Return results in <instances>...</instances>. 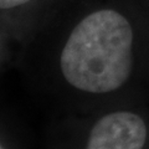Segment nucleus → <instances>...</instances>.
<instances>
[{
    "label": "nucleus",
    "instance_id": "nucleus-1",
    "mask_svg": "<svg viewBox=\"0 0 149 149\" xmlns=\"http://www.w3.org/2000/svg\"><path fill=\"white\" fill-rule=\"evenodd\" d=\"M134 45V25L124 13L97 9L68 35L60 56L61 72L68 85L82 92H114L132 76Z\"/></svg>",
    "mask_w": 149,
    "mask_h": 149
},
{
    "label": "nucleus",
    "instance_id": "nucleus-2",
    "mask_svg": "<svg viewBox=\"0 0 149 149\" xmlns=\"http://www.w3.org/2000/svg\"><path fill=\"white\" fill-rule=\"evenodd\" d=\"M148 137L144 119L129 111L112 112L92 127L86 149H143Z\"/></svg>",
    "mask_w": 149,
    "mask_h": 149
},
{
    "label": "nucleus",
    "instance_id": "nucleus-3",
    "mask_svg": "<svg viewBox=\"0 0 149 149\" xmlns=\"http://www.w3.org/2000/svg\"><path fill=\"white\" fill-rule=\"evenodd\" d=\"M29 1L30 0H0V9H11Z\"/></svg>",
    "mask_w": 149,
    "mask_h": 149
},
{
    "label": "nucleus",
    "instance_id": "nucleus-4",
    "mask_svg": "<svg viewBox=\"0 0 149 149\" xmlns=\"http://www.w3.org/2000/svg\"><path fill=\"white\" fill-rule=\"evenodd\" d=\"M0 149H4V148H3V147H1V144H0Z\"/></svg>",
    "mask_w": 149,
    "mask_h": 149
}]
</instances>
